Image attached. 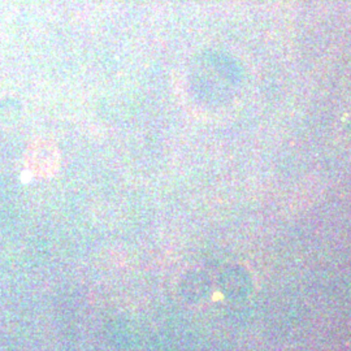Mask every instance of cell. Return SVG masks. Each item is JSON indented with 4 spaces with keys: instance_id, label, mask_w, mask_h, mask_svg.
Segmentation results:
<instances>
[{
    "instance_id": "1",
    "label": "cell",
    "mask_w": 351,
    "mask_h": 351,
    "mask_svg": "<svg viewBox=\"0 0 351 351\" xmlns=\"http://www.w3.org/2000/svg\"><path fill=\"white\" fill-rule=\"evenodd\" d=\"M60 157L55 143L47 139H35L25 152L23 175L27 180L34 177H50L59 169Z\"/></svg>"
}]
</instances>
